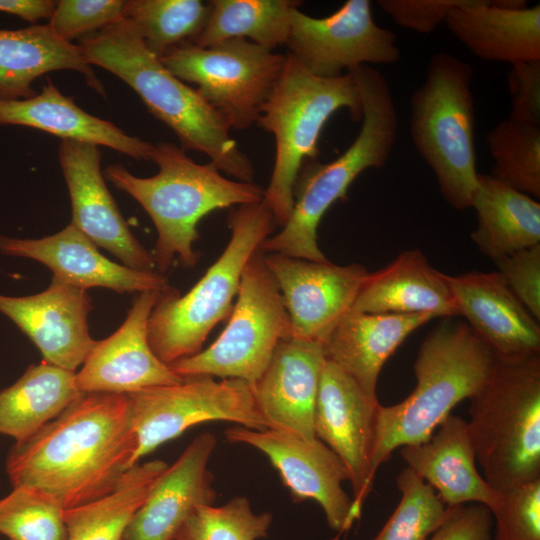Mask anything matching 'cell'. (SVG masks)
I'll use <instances>...</instances> for the list:
<instances>
[{
  "instance_id": "18",
  "label": "cell",
  "mask_w": 540,
  "mask_h": 540,
  "mask_svg": "<svg viewBox=\"0 0 540 540\" xmlns=\"http://www.w3.org/2000/svg\"><path fill=\"white\" fill-rule=\"evenodd\" d=\"M160 293H138L122 325L107 338L96 340L75 373L80 392L129 394L183 380L155 355L148 342V320Z\"/></svg>"
},
{
  "instance_id": "42",
  "label": "cell",
  "mask_w": 540,
  "mask_h": 540,
  "mask_svg": "<svg viewBox=\"0 0 540 540\" xmlns=\"http://www.w3.org/2000/svg\"><path fill=\"white\" fill-rule=\"evenodd\" d=\"M466 0H379L378 6L399 26L420 33L433 32L449 12Z\"/></svg>"
},
{
  "instance_id": "4",
  "label": "cell",
  "mask_w": 540,
  "mask_h": 540,
  "mask_svg": "<svg viewBox=\"0 0 540 540\" xmlns=\"http://www.w3.org/2000/svg\"><path fill=\"white\" fill-rule=\"evenodd\" d=\"M350 72L362 103L360 130L336 159L306 162L293 188V208L281 230L260 246L264 254L279 253L317 262L328 261L320 250L317 229L323 215L346 197L354 180L366 169L381 168L389 159L398 132V115L384 75L369 65Z\"/></svg>"
},
{
  "instance_id": "6",
  "label": "cell",
  "mask_w": 540,
  "mask_h": 540,
  "mask_svg": "<svg viewBox=\"0 0 540 540\" xmlns=\"http://www.w3.org/2000/svg\"><path fill=\"white\" fill-rule=\"evenodd\" d=\"M230 240L218 259L184 295L171 287L159 294L148 320V342L167 365L202 350L211 330L233 308L251 257L277 226L265 201L238 206L228 215Z\"/></svg>"
},
{
  "instance_id": "24",
  "label": "cell",
  "mask_w": 540,
  "mask_h": 540,
  "mask_svg": "<svg viewBox=\"0 0 540 540\" xmlns=\"http://www.w3.org/2000/svg\"><path fill=\"white\" fill-rule=\"evenodd\" d=\"M400 455L447 507H496L500 494L478 472L468 423L461 417L450 414L425 442L400 447Z\"/></svg>"
},
{
  "instance_id": "3",
  "label": "cell",
  "mask_w": 540,
  "mask_h": 540,
  "mask_svg": "<svg viewBox=\"0 0 540 540\" xmlns=\"http://www.w3.org/2000/svg\"><path fill=\"white\" fill-rule=\"evenodd\" d=\"M151 160L158 165L152 177H137L117 163L104 176L134 198L151 218L157 232L152 253L157 272L165 273L177 258L186 268L198 261L193 244L200 220L217 209L262 201L264 189L254 182L224 177L212 164L194 162L168 142L154 145Z\"/></svg>"
},
{
  "instance_id": "44",
  "label": "cell",
  "mask_w": 540,
  "mask_h": 540,
  "mask_svg": "<svg viewBox=\"0 0 540 540\" xmlns=\"http://www.w3.org/2000/svg\"><path fill=\"white\" fill-rule=\"evenodd\" d=\"M493 515L485 505L447 507L446 515L429 540H491Z\"/></svg>"
},
{
  "instance_id": "2",
  "label": "cell",
  "mask_w": 540,
  "mask_h": 540,
  "mask_svg": "<svg viewBox=\"0 0 540 540\" xmlns=\"http://www.w3.org/2000/svg\"><path fill=\"white\" fill-rule=\"evenodd\" d=\"M77 45L90 66L111 72L131 87L147 110L175 133L184 151L203 153L220 172L253 182V164L230 136L224 118L146 48L128 20L86 36Z\"/></svg>"
},
{
  "instance_id": "38",
  "label": "cell",
  "mask_w": 540,
  "mask_h": 540,
  "mask_svg": "<svg viewBox=\"0 0 540 540\" xmlns=\"http://www.w3.org/2000/svg\"><path fill=\"white\" fill-rule=\"evenodd\" d=\"M271 522V513L256 514L245 496H237L219 507L196 508L174 540H257L268 535Z\"/></svg>"
},
{
  "instance_id": "14",
  "label": "cell",
  "mask_w": 540,
  "mask_h": 540,
  "mask_svg": "<svg viewBox=\"0 0 540 540\" xmlns=\"http://www.w3.org/2000/svg\"><path fill=\"white\" fill-rule=\"evenodd\" d=\"M228 442L246 444L264 453L278 471L296 502L312 499L324 511L331 529L344 532L360 511L343 489L349 474L341 459L318 438L305 439L273 430L234 426L226 430Z\"/></svg>"
},
{
  "instance_id": "30",
  "label": "cell",
  "mask_w": 540,
  "mask_h": 540,
  "mask_svg": "<svg viewBox=\"0 0 540 540\" xmlns=\"http://www.w3.org/2000/svg\"><path fill=\"white\" fill-rule=\"evenodd\" d=\"M471 207L477 215L471 239L492 261L540 244V203L536 199L479 173Z\"/></svg>"
},
{
  "instance_id": "33",
  "label": "cell",
  "mask_w": 540,
  "mask_h": 540,
  "mask_svg": "<svg viewBox=\"0 0 540 540\" xmlns=\"http://www.w3.org/2000/svg\"><path fill=\"white\" fill-rule=\"evenodd\" d=\"M208 21L191 43L210 47L227 40L245 39L265 49L286 45L295 0H212Z\"/></svg>"
},
{
  "instance_id": "43",
  "label": "cell",
  "mask_w": 540,
  "mask_h": 540,
  "mask_svg": "<svg viewBox=\"0 0 540 540\" xmlns=\"http://www.w3.org/2000/svg\"><path fill=\"white\" fill-rule=\"evenodd\" d=\"M509 117L540 126V60L511 65L507 73Z\"/></svg>"
},
{
  "instance_id": "45",
  "label": "cell",
  "mask_w": 540,
  "mask_h": 540,
  "mask_svg": "<svg viewBox=\"0 0 540 540\" xmlns=\"http://www.w3.org/2000/svg\"><path fill=\"white\" fill-rule=\"evenodd\" d=\"M55 6L56 1L52 0H0V12L18 16L31 23L49 19Z\"/></svg>"
},
{
  "instance_id": "11",
  "label": "cell",
  "mask_w": 540,
  "mask_h": 540,
  "mask_svg": "<svg viewBox=\"0 0 540 540\" xmlns=\"http://www.w3.org/2000/svg\"><path fill=\"white\" fill-rule=\"evenodd\" d=\"M160 60L178 79L196 85L230 128L243 130L257 122L281 76L286 55L245 39H232L210 47L182 44Z\"/></svg>"
},
{
  "instance_id": "9",
  "label": "cell",
  "mask_w": 540,
  "mask_h": 540,
  "mask_svg": "<svg viewBox=\"0 0 540 540\" xmlns=\"http://www.w3.org/2000/svg\"><path fill=\"white\" fill-rule=\"evenodd\" d=\"M472 79L466 61L437 52L410 98L414 147L435 174L445 201L458 210L471 207L478 187Z\"/></svg>"
},
{
  "instance_id": "35",
  "label": "cell",
  "mask_w": 540,
  "mask_h": 540,
  "mask_svg": "<svg viewBox=\"0 0 540 540\" xmlns=\"http://www.w3.org/2000/svg\"><path fill=\"white\" fill-rule=\"evenodd\" d=\"M491 175L534 199L540 198V126L510 117L486 134Z\"/></svg>"
},
{
  "instance_id": "31",
  "label": "cell",
  "mask_w": 540,
  "mask_h": 540,
  "mask_svg": "<svg viewBox=\"0 0 540 540\" xmlns=\"http://www.w3.org/2000/svg\"><path fill=\"white\" fill-rule=\"evenodd\" d=\"M75 373L45 361L28 366L0 390V435L22 442L61 414L82 393Z\"/></svg>"
},
{
  "instance_id": "41",
  "label": "cell",
  "mask_w": 540,
  "mask_h": 540,
  "mask_svg": "<svg viewBox=\"0 0 540 540\" xmlns=\"http://www.w3.org/2000/svg\"><path fill=\"white\" fill-rule=\"evenodd\" d=\"M512 292L540 320V244L493 261Z\"/></svg>"
},
{
  "instance_id": "10",
  "label": "cell",
  "mask_w": 540,
  "mask_h": 540,
  "mask_svg": "<svg viewBox=\"0 0 540 540\" xmlns=\"http://www.w3.org/2000/svg\"><path fill=\"white\" fill-rule=\"evenodd\" d=\"M258 250L243 272L227 326L205 350L169 366L182 378L240 379L251 387L267 368L291 324L277 283Z\"/></svg>"
},
{
  "instance_id": "40",
  "label": "cell",
  "mask_w": 540,
  "mask_h": 540,
  "mask_svg": "<svg viewBox=\"0 0 540 540\" xmlns=\"http://www.w3.org/2000/svg\"><path fill=\"white\" fill-rule=\"evenodd\" d=\"M123 0H60L47 25L66 42L82 39L123 19Z\"/></svg>"
},
{
  "instance_id": "5",
  "label": "cell",
  "mask_w": 540,
  "mask_h": 540,
  "mask_svg": "<svg viewBox=\"0 0 540 540\" xmlns=\"http://www.w3.org/2000/svg\"><path fill=\"white\" fill-rule=\"evenodd\" d=\"M496 363L492 350L465 322L446 318L430 331L413 365L414 390L403 401L378 408L375 473L395 449L428 440L459 402L484 387Z\"/></svg>"
},
{
  "instance_id": "17",
  "label": "cell",
  "mask_w": 540,
  "mask_h": 540,
  "mask_svg": "<svg viewBox=\"0 0 540 540\" xmlns=\"http://www.w3.org/2000/svg\"><path fill=\"white\" fill-rule=\"evenodd\" d=\"M58 159L71 199V224L123 265L138 271H155L152 253L130 231L106 186L99 146L61 140Z\"/></svg>"
},
{
  "instance_id": "23",
  "label": "cell",
  "mask_w": 540,
  "mask_h": 540,
  "mask_svg": "<svg viewBox=\"0 0 540 540\" xmlns=\"http://www.w3.org/2000/svg\"><path fill=\"white\" fill-rule=\"evenodd\" d=\"M461 316L499 360L540 355L539 321L498 272L446 275Z\"/></svg>"
},
{
  "instance_id": "15",
  "label": "cell",
  "mask_w": 540,
  "mask_h": 540,
  "mask_svg": "<svg viewBox=\"0 0 540 540\" xmlns=\"http://www.w3.org/2000/svg\"><path fill=\"white\" fill-rule=\"evenodd\" d=\"M263 258L281 292L291 337L322 345L352 309L369 273L357 263L340 266L279 253Z\"/></svg>"
},
{
  "instance_id": "21",
  "label": "cell",
  "mask_w": 540,
  "mask_h": 540,
  "mask_svg": "<svg viewBox=\"0 0 540 540\" xmlns=\"http://www.w3.org/2000/svg\"><path fill=\"white\" fill-rule=\"evenodd\" d=\"M216 443L210 432L193 439L155 480L122 540H174L196 508L213 504L217 494L214 476L207 466Z\"/></svg>"
},
{
  "instance_id": "26",
  "label": "cell",
  "mask_w": 540,
  "mask_h": 540,
  "mask_svg": "<svg viewBox=\"0 0 540 540\" xmlns=\"http://www.w3.org/2000/svg\"><path fill=\"white\" fill-rule=\"evenodd\" d=\"M431 314H372L350 310L323 344L326 360L350 376L372 399L388 358Z\"/></svg>"
},
{
  "instance_id": "25",
  "label": "cell",
  "mask_w": 540,
  "mask_h": 540,
  "mask_svg": "<svg viewBox=\"0 0 540 540\" xmlns=\"http://www.w3.org/2000/svg\"><path fill=\"white\" fill-rule=\"evenodd\" d=\"M351 310L461 316L446 274L433 268L419 249L403 251L384 268L369 272Z\"/></svg>"
},
{
  "instance_id": "32",
  "label": "cell",
  "mask_w": 540,
  "mask_h": 540,
  "mask_svg": "<svg viewBox=\"0 0 540 540\" xmlns=\"http://www.w3.org/2000/svg\"><path fill=\"white\" fill-rule=\"evenodd\" d=\"M167 467L163 460L138 463L122 476L109 494L90 503L65 509L67 540H122L134 513Z\"/></svg>"
},
{
  "instance_id": "27",
  "label": "cell",
  "mask_w": 540,
  "mask_h": 540,
  "mask_svg": "<svg viewBox=\"0 0 540 540\" xmlns=\"http://www.w3.org/2000/svg\"><path fill=\"white\" fill-rule=\"evenodd\" d=\"M4 125L31 127L61 140L106 146L137 160H151L154 149L152 143L87 113L49 79L33 97L0 100V126Z\"/></svg>"
},
{
  "instance_id": "1",
  "label": "cell",
  "mask_w": 540,
  "mask_h": 540,
  "mask_svg": "<svg viewBox=\"0 0 540 540\" xmlns=\"http://www.w3.org/2000/svg\"><path fill=\"white\" fill-rule=\"evenodd\" d=\"M137 447L126 394L81 393L32 437L10 448L5 472L15 487H31L64 509L114 490L132 468Z\"/></svg>"
},
{
  "instance_id": "12",
  "label": "cell",
  "mask_w": 540,
  "mask_h": 540,
  "mask_svg": "<svg viewBox=\"0 0 540 540\" xmlns=\"http://www.w3.org/2000/svg\"><path fill=\"white\" fill-rule=\"evenodd\" d=\"M126 395L137 441L135 465L163 443L197 424L228 421L252 430L268 429L252 387L240 379L184 377L175 385Z\"/></svg>"
},
{
  "instance_id": "7",
  "label": "cell",
  "mask_w": 540,
  "mask_h": 540,
  "mask_svg": "<svg viewBox=\"0 0 540 540\" xmlns=\"http://www.w3.org/2000/svg\"><path fill=\"white\" fill-rule=\"evenodd\" d=\"M341 109H347L353 120H361V97L353 75L317 77L287 54L281 76L256 122L275 140L274 166L263 200L280 227L291 214L299 171L317 158L322 129Z\"/></svg>"
},
{
  "instance_id": "22",
  "label": "cell",
  "mask_w": 540,
  "mask_h": 540,
  "mask_svg": "<svg viewBox=\"0 0 540 540\" xmlns=\"http://www.w3.org/2000/svg\"><path fill=\"white\" fill-rule=\"evenodd\" d=\"M325 362L320 343L292 337L279 342L267 368L252 387L268 429L316 438L314 415Z\"/></svg>"
},
{
  "instance_id": "19",
  "label": "cell",
  "mask_w": 540,
  "mask_h": 540,
  "mask_svg": "<svg viewBox=\"0 0 540 540\" xmlns=\"http://www.w3.org/2000/svg\"><path fill=\"white\" fill-rule=\"evenodd\" d=\"M92 307L86 290L54 279L33 295L0 294V313L34 343L43 361L71 371L84 363L96 343L88 326Z\"/></svg>"
},
{
  "instance_id": "28",
  "label": "cell",
  "mask_w": 540,
  "mask_h": 540,
  "mask_svg": "<svg viewBox=\"0 0 540 540\" xmlns=\"http://www.w3.org/2000/svg\"><path fill=\"white\" fill-rule=\"evenodd\" d=\"M450 33L476 57L510 65L540 60V5L520 10L490 0H466L444 21Z\"/></svg>"
},
{
  "instance_id": "39",
  "label": "cell",
  "mask_w": 540,
  "mask_h": 540,
  "mask_svg": "<svg viewBox=\"0 0 540 540\" xmlns=\"http://www.w3.org/2000/svg\"><path fill=\"white\" fill-rule=\"evenodd\" d=\"M495 540H540V479L499 492Z\"/></svg>"
},
{
  "instance_id": "8",
  "label": "cell",
  "mask_w": 540,
  "mask_h": 540,
  "mask_svg": "<svg viewBox=\"0 0 540 540\" xmlns=\"http://www.w3.org/2000/svg\"><path fill=\"white\" fill-rule=\"evenodd\" d=\"M469 413L476 462L494 490L540 479V355L497 359Z\"/></svg>"
},
{
  "instance_id": "36",
  "label": "cell",
  "mask_w": 540,
  "mask_h": 540,
  "mask_svg": "<svg viewBox=\"0 0 540 540\" xmlns=\"http://www.w3.org/2000/svg\"><path fill=\"white\" fill-rule=\"evenodd\" d=\"M64 508L31 487H15L0 499V534L9 540H67Z\"/></svg>"
},
{
  "instance_id": "13",
  "label": "cell",
  "mask_w": 540,
  "mask_h": 540,
  "mask_svg": "<svg viewBox=\"0 0 540 540\" xmlns=\"http://www.w3.org/2000/svg\"><path fill=\"white\" fill-rule=\"evenodd\" d=\"M286 46L303 68L321 78L362 65L394 64L401 54L395 33L374 21L369 0H347L321 18L295 8Z\"/></svg>"
},
{
  "instance_id": "34",
  "label": "cell",
  "mask_w": 540,
  "mask_h": 540,
  "mask_svg": "<svg viewBox=\"0 0 540 540\" xmlns=\"http://www.w3.org/2000/svg\"><path fill=\"white\" fill-rule=\"evenodd\" d=\"M210 9V3L201 0H128L123 18L146 48L161 58L176 46L192 43L204 29Z\"/></svg>"
},
{
  "instance_id": "16",
  "label": "cell",
  "mask_w": 540,
  "mask_h": 540,
  "mask_svg": "<svg viewBox=\"0 0 540 540\" xmlns=\"http://www.w3.org/2000/svg\"><path fill=\"white\" fill-rule=\"evenodd\" d=\"M379 406L378 399L370 398L350 376L326 360L316 401L314 432L344 463L353 502L360 512L376 474L371 461Z\"/></svg>"
},
{
  "instance_id": "20",
  "label": "cell",
  "mask_w": 540,
  "mask_h": 540,
  "mask_svg": "<svg viewBox=\"0 0 540 540\" xmlns=\"http://www.w3.org/2000/svg\"><path fill=\"white\" fill-rule=\"evenodd\" d=\"M0 253L38 261L51 270L52 279L86 291L101 287L124 294L171 288L164 274L134 270L109 260L71 223L42 238L0 235Z\"/></svg>"
},
{
  "instance_id": "46",
  "label": "cell",
  "mask_w": 540,
  "mask_h": 540,
  "mask_svg": "<svg viewBox=\"0 0 540 540\" xmlns=\"http://www.w3.org/2000/svg\"><path fill=\"white\" fill-rule=\"evenodd\" d=\"M490 3L507 10H520L528 7L527 2L524 0H492Z\"/></svg>"
},
{
  "instance_id": "29",
  "label": "cell",
  "mask_w": 540,
  "mask_h": 540,
  "mask_svg": "<svg viewBox=\"0 0 540 540\" xmlns=\"http://www.w3.org/2000/svg\"><path fill=\"white\" fill-rule=\"evenodd\" d=\"M57 70L82 74L87 85L105 97V88L77 44L59 38L45 25L0 28V100L33 97L34 80Z\"/></svg>"
},
{
  "instance_id": "37",
  "label": "cell",
  "mask_w": 540,
  "mask_h": 540,
  "mask_svg": "<svg viewBox=\"0 0 540 540\" xmlns=\"http://www.w3.org/2000/svg\"><path fill=\"white\" fill-rule=\"evenodd\" d=\"M401 499L373 540H426L443 521L447 508L434 489L404 468L396 478Z\"/></svg>"
}]
</instances>
